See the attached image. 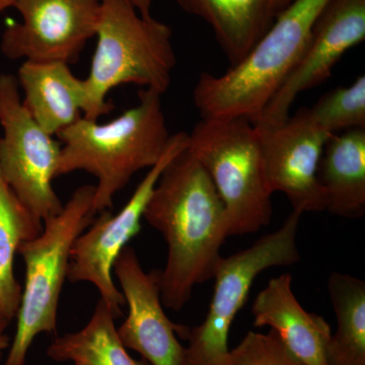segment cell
Wrapping results in <instances>:
<instances>
[{
	"label": "cell",
	"mask_w": 365,
	"mask_h": 365,
	"mask_svg": "<svg viewBox=\"0 0 365 365\" xmlns=\"http://www.w3.org/2000/svg\"><path fill=\"white\" fill-rule=\"evenodd\" d=\"M128 1L144 18L151 16V6H153V0H128Z\"/></svg>",
	"instance_id": "obj_24"
},
{
	"label": "cell",
	"mask_w": 365,
	"mask_h": 365,
	"mask_svg": "<svg viewBox=\"0 0 365 365\" xmlns=\"http://www.w3.org/2000/svg\"><path fill=\"white\" fill-rule=\"evenodd\" d=\"M16 79L24 107L50 135H58L83 117L88 105L83 79L74 76L68 64L25 61Z\"/></svg>",
	"instance_id": "obj_15"
},
{
	"label": "cell",
	"mask_w": 365,
	"mask_h": 365,
	"mask_svg": "<svg viewBox=\"0 0 365 365\" xmlns=\"http://www.w3.org/2000/svg\"><path fill=\"white\" fill-rule=\"evenodd\" d=\"M0 176L40 222L63 208L54 188L62 144L41 128L24 107L18 79L0 76Z\"/></svg>",
	"instance_id": "obj_8"
},
{
	"label": "cell",
	"mask_w": 365,
	"mask_h": 365,
	"mask_svg": "<svg viewBox=\"0 0 365 365\" xmlns=\"http://www.w3.org/2000/svg\"><path fill=\"white\" fill-rule=\"evenodd\" d=\"M143 218L168 244L167 263L160 276L163 307L181 311L196 285L213 279L228 237L222 199L207 172L188 150L178 155L160 175Z\"/></svg>",
	"instance_id": "obj_1"
},
{
	"label": "cell",
	"mask_w": 365,
	"mask_h": 365,
	"mask_svg": "<svg viewBox=\"0 0 365 365\" xmlns=\"http://www.w3.org/2000/svg\"><path fill=\"white\" fill-rule=\"evenodd\" d=\"M327 287L337 319L327 349L328 365H365V282L333 272Z\"/></svg>",
	"instance_id": "obj_19"
},
{
	"label": "cell",
	"mask_w": 365,
	"mask_h": 365,
	"mask_svg": "<svg viewBox=\"0 0 365 365\" xmlns=\"http://www.w3.org/2000/svg\"><path fill=\"white\" fill-rule=\"evenodd\" d=\"M11 322V319L7 318L0 312V362H1L4 352L9 350V346H11V340H9V335L6 334L7 328H9Z\"/></svg>",
	"instance_id": "obj_23"
},
{
	"label": "cell",
	"mask_w": 365,
	"mask_h": 365,
	"mask_svg": "<svg viewBox=\"0 0 365 365\" xmlns=\"http://www.w3.org/2000/svg\"><path fill=\"white\" fill-rule=\"evenodd\" d=\"M172 29L153 16L144 18L128 0H102L97 47L88 78L83 79L90 120L114 109L110 91L136 85L163 95L172 81L177 59Z\"/></svg>",
	"instance_id": "obj_4"
},
{
	"label": "cell",
	"mask_w": 365,
	"mask_h": 365,
	"mask_svg": "<svg viewBox=\"0 0 365 365\" xmlns=\"http://www.w3.org/2000/svg\"><path fill=\"white\" fill-rule=\"evenodd\" d=\"M187 148L188 134L179 132L170 136L162 158L139 182L126 205L116 215L110 210L98 213V217L72 246L67 279L72 283L86 281L95 285L100 299L104 300L116 319L123 316L125 299L113 280V265L125 247L140 232L144 210L160 175Z\"/></svg>",
	"instance_id": "obj_9"
},
{
	"label": "cell",
	"mask_w": 365,
	"mask_h": 365,
	"mask_svg": "<svg viewBox=\"0 0 365 365\" xmlns=\"http://www.w3.org/2000/svg\"><path fill=\"white\" fill-rule=\"evenodd\" d=\"M254 326L269 327L304 365H328L327 349L332 330L326 319L309 313L292 290V275L269 280L252 304Z\"/></svg>",
	"instance_id": "obj_14"
},
{
	"label": "cell",
	"mask_w": 365,
	"mask_h": 365,
	"mask_svg": "<svg viewBox=\"0 0 365 365\" xmlns=\"http://www.w3.org/2000/svg\"><path fill=\"white\" fill-rule=\"evenodd\" d=\"M228 365H304L285 347L272 330L249 331L240 344L230 351Z\"/></svg>",
	"instance_id": "obj_22"
},
{
	"label": "cell",
	"mask_w": 365,
	"mask_h": 365,
	"mask_svg": "<svg viewBox=\"0 0 365 365\" xmlns=\"http://www.w3.org/2000/svg\"><path fill=\"white\" fill-rule=\"evenodd\" d=\"M95 186L83 185L58 215L43 222L42 232L21 242L18 254L26 266L25 285L16 318V334L2 365H25L33 341L41 333H55L57 311L67 279L74 242L95 220Z\"/></svg>",
	"instance_id": "obj_5"
},
{
	"label": "cell",
	"mask_w": 365,
	"mask_h": 365,
	"mask_svg": "<svg viewBox=\"0 0 365 365\" xmlns=\"http://www.w3.org/2000/svg\"><path fill=\"white\" fill-rule=\"evenodd\" d=\"M115 321L104 300L98 299L86 327L57 337L48 347V356L54 361L86 365H151L144 359H132L118 336Z\"/></svg>",
	"instance_id": "obj_18"
},
{
	"label": "cell",
	"mask_w": 365,
	"mask_h": 365,
	"mask_svg": "<svg viewBox=\"0 0 365 365\" xmlns=\"http://www.w3.org/2000/svg\"><path fill=\"white\" fill-rule=\"evenodd\" d=\"M74 365H86V364H74Z\"/></svg>",
	"instance_id": "obj_27"
},
{
	"label": "cell",
	"mask_w": 365,
	"mask_h": 365,
	"mask_svg": "<svg viewBox=\"0 0 365 365\" xmlns=\"http://www.w3.org/2000/svg\"><path fill=\"white\" fill-rule=\"evenodd\" d=\"M365 39V0H329L321 11L307 49L253 124L269 129L287 121L295 98L330 78L343 54Z\"/></svg>",
	"instance_id": "obj_11"
},
{
	"label": "cell",
	"mask_w": 365,
	"mask_h": 365,
	"mask_svg": "<svg viewBox=\"0 0 365 365\" xmlns=\"http://www.w3.org/2000/svg\"><path fill=\"white\" fill-rule=\"evenodd\" d=\"M318 180L331 215L359 220L365 215V128L333 134L322 153Z\"/></svg>",
	"instance_id": "obj_16"
},
{
	"label": "cell",
	"mask_w": 365,
	"mask_h": 365,
	"mask_svg": "<svg viewBox=\"0 0 365 365\" xmlns=\"http://www.w3.org/2000/svg\"><path fill=\"white\" fill-rule=\"evenodd\" d=\"M257 129L270 191L284 194L300 215L325 211L318 168L325 144L333 134L314 123L307 109L299 110L273 128Z\"/></svg>",
	"instance_id": "obj_12"
},
{
	"label": "cell",
	"mask_w": 365,
	"mask_h": 365,
	"mask_svg": "<svg viewBox=\"0 0 365 365\" xmlns=\"http://www.w3.org/2000/svg\"><path fill=\"white\" fill-rule=\"evenodd\" d=\"M43 230V222L31 213L0 176V312L9 319L20 307L21 288L14 276V257L21 242Z\"/></svg>",
	"instance_id": "obj_20"
},
{
	"label": "cell",
	"mask_w": 365,
	"mask_h": 365,
	"mask_svg": "<svg viewBox=\"0 0 365 365\" xmlns=\"http://www.w3.org/2000/svg\"><path fill=\"white\" fill-rule=\"evenodd\" d=\"M14 0H0V14L4 13L9 7H14Z\"/></svg>",
	"instance_id": "obj_26"
},
{
	"label": "cell",
	"mask_w": 365,
	"mask_h": 365,
	"mask_svg": "<svg viewBox=\"0 0 365 365\" xmlns=\"http://www.w3.org/2000/svg\"><path fill=\"white\" fill-rule=\"evenodd\" d=\"M329 0H294L239 63L222 76L204 72L194 90L202 119L244 118L254 124L302 58Z\"/></svg>",
	"instance_id": "obj_3"
},
{
	"label": "cell",
	"mask_w": 365,
	"mask_h": 365,
	"mask_svg": "<svg viewBox=\"0 0 365 365\" xmlns=\"http://www.w3.org/2000/svg\"><path fill=\"white\" fill-rule=\"evenodd\" d=\"M302 215L292 211L275 232L249 248L222 258L213 279L215 289L203 323L189 329L179 365H228V335L234 319L248 299L259 274L300 260L297 232Z\"/></svg>",
	"instance_id": "obj_7"
},
{
	"label": "cell",
	"mask_w": 365,
	"mask_h": 365,
	"mask_svg": "<svg viewBox=\"0 0 365 365\" xmlns=\"http://www.w3.org/2000/svg\"><path fill=\"white\" fill-rule=\"evenodd\" d=\"M162 95L143 88L136 106L108 123L83 117L60 132L61 157L57 178L83 172L97 179L96 213L110 210L113 199L143 169H150L165 153L170 139Z\"/></svg>",
	"instance_id": "obj_2"
},
{
	"label": "cell",
	"mask_w": 365,
	"mask_h": 365,
	"mask_svg": "<svg viewBox=\"0 0 365 365\" xmlns=\"http://www.w3.org/2000/svg\"><path fill=\"white\" fill-rule=\"evenodd\" d=\"M187 150L222 199L228 237L253 234L270 223L273 193L264 172L260 132L249 120L202 119L188 134Z\"/></svg>",
	"instance_id": "obj_6"
},
{
	"label": "cell",
	"mask_w": 365,
	"mask_h": 365,
	"mask_svg": "<svg viewBox=\"0 0 365 365\" xmlns=\"http://www.w3.org/2000/svg\"><path fill=\"white\" fill-rule=\"evenodd\" d=\"M186 13L205 21L230 60L241 62L272 26L275 0H175Z\"/></svg>",
	"instance_id": "obj_17"
},
{
	"label": "cell",
	"mask_w": 365,
	"mask_h": 365,
	"mask_svg": "<svg viewBox=\"0 0 365 365\" xmlns=\"http://www.w3.org/2000/svg\"><path fill=\"white\" fill-rule=\"evenodd\" d=\"M307 112L314 123L331 134L342 129L365 128V76H359L351 86L326 93Z\"/></svg>",
	"instance_id": "obj_21"
},
{
	"label": "cell",
	"mask_w": 365,
	"mask_h": 365,
	"mask_svg": "<svg viewBox=\"0 0 365 365\" xmlns=\"http://www.w3.org/2000/svg\"><path fill=\"white\" fill-rule=\"evenodd\" d=\"M294 0H275L274 2V11H275L276 16L280 13L281 11L289 6Z\"/></svg>",
	"instance_id": "obj_25"
},
{
	"label": "cell",
	"mask_w": 365,
	"mask_h": 365,
	"mask_svg": "<svg viewBox=\"0 0 365 365\" xmlns=\"http://www.w3.org/2000/svg\"><path fill=\"white\" fill-rule=\"evenodd\" d=\"M21 21L2 34L6 58L25 61H78L96 37L102 0H14Z\"/></svg>",
	"instance_id": "obj_10"
},
{
	"label": "cell",
	"mask_w": 365,
	"mask_h": 365,
	"mask_svg": "<svg viewBox=\"0 0 365 365\" xmlns=\"http://www.w3.org/2000/svg\"><path fill=\"white\" fill-rule=\"evenodd\" d=\"M122 288L128 316L118 336L127 349H132L151 365H179L184 346L177 335L186 340L188 327L173 323L160 299V271L143 270L135 250L126 246L113 265Z\"/></svg>",
	"instance_id": "obj_13"
}]
</instances>
